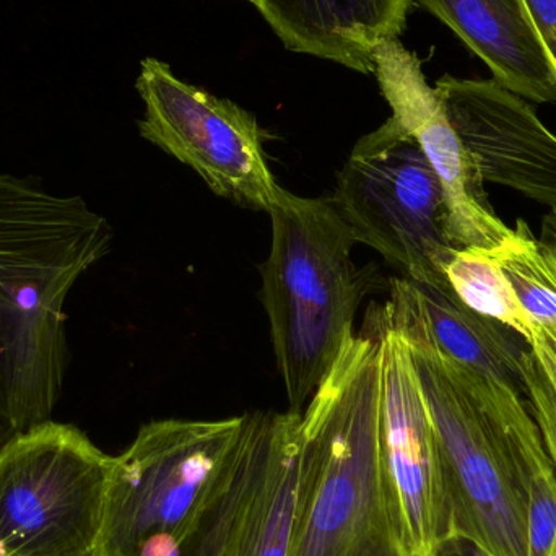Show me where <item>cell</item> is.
I'll return each instance as SVG.
<instances>
[{"label":"cell","mask_w":556,"mask_h":556,"mask_svg":"<svg viewBox=\"0 0 556 556\" xmlns=\"http://www.w3.org/2000/svg\"><path fill=\"white\" fill-rule=\"evenodd\" d=\"M111 243L80 195L0 173V446L51 420L71 362L65 303Z\"/></svg>","instance_id":"obj_1"},{"label":"cell","mask_w":556,"mask_h":556,"mask_svg":"<svg viewBox=\"0 0 556 556\" xmlns=\"http://www.w3.org/2000/svg\"><path fill=\"white\" fill-rule=\"evenodd\" d=\"M287 556H408L382 460L381 340L372 323L301 415Z\"/></svg>","instance_id":"obj_2"},{"label":"cell","mask_w":556,"mask_h":556,"mask_svg":"<svg viewBox=\"0 0 556 556\" xmlns=\"http://www.w3.org/2000/svg\"><path fill=\"white\" fill-rule=\"evenodd\" d=\"M273 247L263 266L264 309L288 412L303 415L352 342L369 278L352 261L356 240L330 199L281 188L269 211Z\"/></svg>","instance_id":"obj_3"},{"label":"cell","mask_w":556,"mask_h":556,"mask_svg":"<svg viewBox=\"0 0 556 556\" xmlns=\"http://www.w3.org/2000/svg\"><path fill=\"white\" fill-rule=\"evenodd\" d=\"M382 319L424 333L456 366L485 414L535 531L556 528V470L526 399L521 337L467 309L450 287L395 278Z\"/></svg>","instance_id":"obj_4"},{"label":"cell","mask_w":556,"mask_h":556,"mask_svg":"<svg viewBox=\"0 0 556 556\" xmlns=\"http://www.w3.org/2000/svg\"><path fill=\"white\" fill-rule=\"evenodd\" d=\"M244 415L143 425L114 457L98 556H175L231 470Z\"/></svg>","instance_id":"obj_5"},{"label":"cell","mask_w":556,"mask_h":556,"mask_svg":"<svg viewBox=\"0 0 556 556\" xmlns=\"http://www.w3.org/2000/svg\"><path fill=\"white\" fill-rule=\"evenodd\" d=\"M114 457L49 420L0 446V556H98Z\"/></svg>","instance_id":"obj_6"},{"label":"cell","mask_w":556,"mask_h":556,"mask_svg":"<svg viewBox=\"0 0 556 556\" xmlns=\"http://www.w3.org/2000/svg\"><path fill=\"white\" fill-rule=\"evenodd\" d=\"M330 202L356 243L381 254L404 278L447 287L444 269L456 248L446 233L443 185L392 117L355 143Z\"/></svg>","instance_id":"obj_7"},{"label":"cell","mask_w":556,"mask_h":556,"mask_svg":"<svg viewBox=\"0 0 556 556\" xmlns=\"http://www.w3.org/2000/svg\"><path fill=\"white\" fill-rule=\"evenodd\" d=\"M389 327L407 343L424 392L440 447L454 534L476 542L490 556H531L528 513L485 414L456 366L424 333Z\"/></svg>","instance_id":"obj_8"},{"label":"cell","mask_w":556,"mask_h":556,"mask_svg":"<svg viewBox=\"0 0 556 556\" xmlns=\"http://www.w3.org/2000/svg\"><path fill=\"white\" fill-rule=\"evenodd\" d=\"M142 98L140 136L194 169L218 198L269 214L281 188L253 114L179 80L159 59H143L137 78Z\"/></svg>","instance_id":"obj_9"},{"label":"cell","mask_w":556,"mask_h":556,"mask_svg":"<svg viewBox=\"0 0 556 556\" xmlns=\"http://www.w3.org/2000/svg\"><path fill=\"white\" fill-rule=\"evenodd\" d=\"M381 447L408 556H431L454 534L440 447L407 343L381 316Z\"/></svg>","instance_id":"obj_10"},{"label":"cell","mask_w":556,"mask_h":556,"mask_svg":"<svg viewBox=\"0 0 556 556\" xmlns=\"http://www.w3.org/2000/svg\"><path fill=\"white\" fill-rule=\"evenodd\" d=\"M379 90L392 119L412 137L443 185L446 233L457 250L495 251L513 235L486 198L437 88L421 71V62L399 38L386 39L375 51Z\"/></svg>","instance_id":"obj_11"},{"label":"cell","mask_w":556,"mask_h":556,"mask_svg":"<svg viewBox=\"0 0 556 556\" xmlns=\"http://www.w3.org/2000/svg\"><path fill=\"white\" fill-rule=\"evenodd\" d=\"M480 181L556 208V136L528 100L495 80L444 75L434 85Z\"/></svg>","instance_id":"obj_12"},{"label":"cell","mask_w":556,"mask_h":556,"mask_svg":"<svg viewBox=\"0 0 556 556\" xmlns=\"http://www.w3.org/2000/svg\"><path fill=\"white\" fill-rule=\"evenodd\" d=\"M288 51L375 74V51L399 38L412 0H248Z\"/></svg>","instance_id":"obj_13"},{"label":"cell","mask_w":556,"mask_h":556,"mask_svg":"<svg viewBox=\"0 0 556 556\" xmlns=\"http://www.w3.org/2000/svg\"><path fill=\"white\" fill-rule=\"evenodd\" d=\"M479 55L496 84L532 103H556V71L522 0H412Z\"/></svg>","instance_id":"obj_14"},{"label":"cell","mask_w":556,"mask_h":556,"mask_svg":"<svg viewBox=\"0 0 556 556\" xmlns=\"http://www.w3.org/2000/svg\"><path fill=\"white\" fill-rule=\"evenodd\" d=\"M250 420L253 469L224 556H287L296 500L301 415L254 412Z\"/></svg>","instance_id":"obj_15"},{"label":"cell","mask_w":556,"mask_h":556,"mask_svg":"<svg viewBox=\"0 0 556 556\" xmlns=\"http://www.w3.org/2000/svg\"><path fill=\"white\" fill-rule=\"evenodd\" d=\"M451 293L472 313L502 324L526 343L535 329L526 316L511 283L492 251L480 248L454 250L444 269Z\"/></svg>","instance_id":"obj_16"},{"label":"cell","mask_w":556,"mask_h":556,"mask_svg":"<svg viewBox=\"0 0 556 556\" xmlns=\"http://www.w3.org/2000/svg\"><path fill=\"white\" fill-rule=\"evenodd\" d=\"M534 329H556V260L519 218L513 235L492 251Z\"/></svg>","instance_id":"obj_17"},{"label":"cell","mask_w":556,"mask_h":556,"mask_svg":"<svg viewBox=\"0 0 556 556\" xmlns=\"http://www.w3.org/2000/svg\"><path fill=\"white\" fill-rule=\"evenodd\" d=\"M254 441L250 417L244 415L243 434L233 470L220 495L212 503L195 531L186 539L175 556H224L228 534L247 495L253 469Z\"/></svg>","instance_id":"obj_18"},{"label":"cell","mask_w":556,"mask_h":556,"mask_svg":"<svg viewBox=\"0 0 556 556\" xmlns=\"http://www.w3.org/2000/svg\"><path fill=\"white\" fill-rule=\"evenodd\" d=\"M526 399L556 470V329H538L521 358Z\"/></svg>","instance_id":"obj_19"},{"label":"cell","mask_w":556,"mask_h":556,"mask_svg":"<svg viewBox=\"0 0 556 556\" xmlns=\"http://www.w3.org/2000/svg\"><path fill=\"white\" fill-rule=\"evenodd\" d=\"M551 59L556 55V0H522Z\"/></svg>","instance_id":"obj_20"},{"label":"cell","mask_w":556,"mask_h":556,"mask_svg":"<svg viewBox=\"0 0 556 556\" xmlns=\"http://www.w3.org/2000/svg\"><path fill=\"white\" fill-rule=\"evenodd\" d=\"M431 556H490L480 545L464 535L453 534L434 547Z\"/></svg>","instance_id":"obj_21"},{"label":"cell","mask_w":556,"mask_h":556,"mask_svg":"<svg viewBox=\"0 0 556 556\" xmlns=\"http://www.w3.org/2000/svg\"><path fill=\"white\" fill-rule=\"evenodd\" d=\"M541 243L551 251L552 256L556 260V208L555 211L548 212L542 220L541 237H539Z\"/></svg>","instance_id":"obj_22"}]
</instances>
